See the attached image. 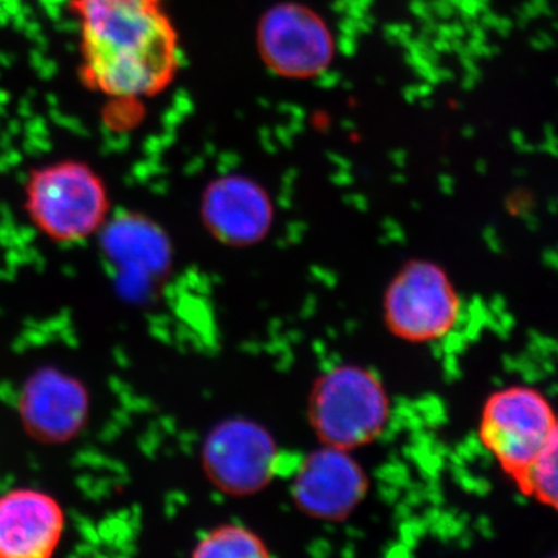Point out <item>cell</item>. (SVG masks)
Listing matches in <instances>:
<instances>
[{
  "mask_svg": "<svg viewBox=\"0 0 558 558\" xmlns=\"http://www.w3.org/2000/svg\"><path fill=\"white\" fill-rule=\"evenodd\" d=\"M81 76L108 100L140 102L170 87L179 36L165 0H72Z\"/></svg>",
  "mask_w": 558,
  "mask_h": 558,
  "instance_id": "obj_1",
  "label": "cell"
},
{
  "mask_svg": "<svg viewBox=\"0 0 558 558\" xmlns=\"http://www.w3.org/2000/svg\"><path fill=\"white\" fill-rule=\"evenodd\" d=\"M25 213L50 241L75 244L100 233L108 222V189L84 161H54L32 172L25 183Z\"/></svg>",
  "mask_w": 558,
  "mask_h": 558,
  "instance_id": "obj_2",
  "label": "cell"
},
{
  "mask_svg": "<svg viewBox=\"0 0 558 558\" xmlns=\"http://www.w3.org/2000/svg\"><path fill=\"white\" fill-rule=\"evenodd\" d=\"M307 411L323 446L354 451L379 438L387 427L388 392L373 371L340 365L319 377Z\"/></svg>",
  "mask_w": 558,
  "mask_h": 558,
  "instance_id": "obj_3",
  "label": "cell"
},
{
  "mask_svg": "<svg viewBox=\"0 0 558 558\" xmlns=\"http://www.w3.org/2000/svg\"><path fill=\"white\" fill-rule=\"evenodd\" d=\"M461 300L449 274L427 259L400 267L384 295V322L392 336L409 343H432L451 332Z\"/></svg>",
  "mask_w": 558,
  "mask_h": 558,
  "instance_id": "obj_4",
  "label": "cell"
},
{
  "mask_svg": "<svg viewBox=\"0 0 558 558\" xmlns=\"http://www.w3.org/2000/svg\"><path fill=\"white\" fill-rule=\"evenodd\" d=\"M556 424V414L539 392L510 387L487 399L480 436L498 464L520 480L534 464Z\"/></svg>",
  "mask_w": 558,
  "mask_h": 558,
  "instance_id": "obj_5",
  "label": "cell"
},
{
  "mask_svg": "<svg viewBox=\"0 0 558 558\" xmlns=\"http://www.w3.org/2000/svg\"><path fill=\"white\" fill-rule=\"evenodd\" d=\"M201 458L213 486L231 497H248L269 486L277 475L279 450L259 422L231 417L211 428Z\"/></svg>",
  "mask_w": 558,
  "mask_h": 558,
  "instance_id": "obj_6",
  "label": "cell"
},
{
  "mask_svg": "<svg viewBox=\"0 0 558 558\" xmlns=\"http://www.w3.org/2000/svg\"><path fill=\"white\" fill-rule=\"evenodd\" d=\"M260 58L277 75L312 78L328 69L333 39L315 11L300 3H278L264 13L258 27Z\"/></svg>",
  "mask_w": 558,
  "mask_h": 558,
  "instance_id": "obj_7",
  "label": "cell"
},
{
  "mask_svg": "<svg viewBox=\"0 0 558 558\" xmlns=\"http://www.w3.org/2000/svg\"><path fill=\"white\" fill-rule=\"evenodd\" d=\"M98 234L102 255L124 299H148L170 274L172 245L157 223L123 215L108 219Z\"/></svg>",
  "mask_w": 558,
  "mask_h": 558,
  "instance_id": "obj_8",
  "label": "cell"
},
{
  "mask_svg": "<svg viewBox=\"0 0 558 558\" xmlns=\"http://www.w3.org/2000/svg\"><path fill=\"white\" fill-rule=\"evenodd\" d=\"M368 487V476L352 451L322 444L296 469L292 497L312 519L340 521L359 508Z\"/></svg>",
  "mask_w": 558,
  "mask_h": 558,
  "instance_id": "obj_9",
  "label": "cell"
},
{
  "mask_svg": "<svg viewBox=\"0 0 558 558\" xmlns=\"http://www.w3.org/2000/svg\"><path fill=\"white\" fill-rule=\"evenodd\" d=\"M17 409L22 425L33 439L58 446L86 427L89 392L72 374L40 368L25 380Z\"/></svg>",
  "mask_w": 558,
  "mask_h": 558,
  "instance_id": "obj_10",
  "label": "cell"
},
{
  "mask_svg": "<svg viewBox=\"0 0 558 558\" xmlns=\"http://www.w3.org/2000/svg\"><path fill=\"white\" fill-rule=\"evenodd\" d=\"M201 215L215 240L229 247H250L269 234L274 204L255 180L226 175L205 191Z\"/></svg>",
  "mask_w": 558,
  "mask_h": 558,
  "instance_id": "obj_11",
  "label": "cell"
},
{
  "mask_svg": "<svg viewBox=\"0 0 558 558\" xmlns=\"http://www.w3.org/2000/svg\"><path fill=\"white\" fill-rule=\"evenodd\" d=\"M64 526V510L46 492L21 487L0 495V558L50 557Z\"/></svg>",
  "mask_w": 558,
  "mask_h": 558,
  "instance_id": "obj_12",
  "label": "cell"
},
{
  "mask_svg": "<svg viewBox=\"0 0 558 558\" xmlns=\"http://www.w3.org/2000/svg\"><path fill=\"white\" fill-rule=\"evenodd\" d=\"M194 557H269L266 542L242 524H222L202 535L194 546Z\"/></svg>",
  "mask_w": 558,
  "mask_h": 558,
  "instance_id": "obj_13",
  "label": "cell"
},
{
  "mask_svg": "<svg viewBox=\"0 0 558 558\" xmlns=\"http://www.w3.org/2000/svg\"><path fill=\"white\" fill-rule=\"evenodd\" d=\"M519 481L529 494L558 510V418L534 464Z\"/></svg>",
  "mask_w": 558,
  "mask_h": 558,
  "instance_id": "obj_14",
  "label": "cell"
}]
</instances>
